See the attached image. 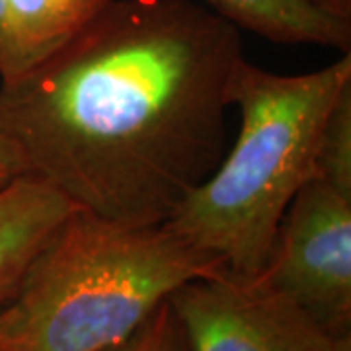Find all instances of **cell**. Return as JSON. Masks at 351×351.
Segmentation results:
<instances>
[{
  "mask_svg": "<svg viewBox=\"0 0 351 351\" xmlns=\"http://www.w3.org/2000/svg\"><path fill=\"white\" fill-rule=\"evenodd\" d=\"M351 195V84L330 110L314 162V176Z\"/></svg>",
  "mask_w": 351,
  "mask_h": 351,
  "instance_id": "cell-9",
  "label": "cell"
},
{
  "mask_svg": "<svg viewBox=\"0 0 351 351\" xmlns=\"http://www.w3.org/2000/svg\"><path fill=\"white\" fill-rule=\"evenodd\" d=\"M240 29L199 0H108L24 75L0 129L25 174L88 213L164 225L226 152Z\"/></svg>",
  "mask_w": 351,
  "mask_h": 351,
  "instance_id": "cell-1",
  "label": "cell"
},
{
  "mask_svg": "<svg viewBox=\"0 0 351 351\" xmlns=\"http://www.w3.org/2000/svg\"><path fill=\"white\" fill-rule=\"evenodd\" d=\"M75 209L38 176H18L0 188V306L12 299Z\"/></svg>",
  "mask_w": 351,
  "mask_h": 351,
  "instance_id": "cell-6",
  "label": "cell"
},
{
  "mask_svg": "<svg viewBox=\"0 0 351 351\" xmlns=\"http://www.w3.org/2000/svg\"><path fill=\"white\" fill-rule=\"evenodd\" d=\"M108 0H0V80L49 57Z\"/></svg>",
  "mask_w": 351,
  "mask_h": 351,
  "instance_id": "cell-7",
  "label": "cell"
},
{
  "mask_svg": "<svg viewBox=\"0 0 351 351\" xmlns=\"http://www.w3.org/2000/svg\"><path fill=\"white\" fill-rule=\"evenodd\" d=\"M104 351H191L170 299L160 302L127 338Z\"/></svg>",
  "mask_w": 351,
  "mask_h": 351,
  "instance_id": "cell-10",
  "label": "cell"
},
{
  "mask_svg": "<svg viewBox=\"0 0 351 351\" xmlns=\"http://www.w3.org/2000/svg\"><path fill=\"white\" fill-rule=\"evenodd\" d=\"M239 29L276 43L351 51V22L322 12L306 0H199Z\"/></svg>",
  "mask_w": 351,
  "mask_h": 351,
  "instance_id": "cell-8",
  "label": "cell"
},
{
  "mask_svg": "<svg viewBox=\"0 0 351 351\" xmlns=\"http://www.w3.org/2000/svg\"><path fill=\"white\" fill-rule=\"evenodd\" d=\"M226 271L166 225L75 209L0 306V351H104L184 283Z\"/></svg>",
  "mask_w": 351,
  "mask_h": 351,
  "instance_id": "cell-3",
  "label": "cell"
},
{
  "mask_svg": "<svg viewBox=\"0 0 351 351\" xmlns=\"http://www.w3.org/2000/svg\"><path fill=\"white\" fill-rule=\"evenodd\" d=\"M306 2L330 16L351 22V0H306Z\"/></svg>",
  "mask_w": 351,
  "mask_h": 351,
  "instance_id": "cell-12",
  "label": "cell"
},
{
  "mask_svg": "<svg viewBox=\"0 0 351 351\" xmlns=\"http://www.w3.org/2000/svg\"><path fill=\"white\" fill-rule=\"evenodd\" d=\"M260 276L322 326L350 334L351 195L311 178L277 226Z\"/></svg>",
  "mask_w": 351,
  "mask_h": 351,
  "instance_id": "cell-5",
  "label": "cell"
},
{
  "mask_svg": "<svg viewBox=\"0 0 351 351\" xmlns=\"http://www.w3.org/2000/svg\"><path fill=\"white\" fill-rule=\"evenodd\" d=\"M25 168L22 164V158L12 145V141L8 135L0 129V188L8 182H12L14 178L24 176Z\"/></svg>",
  "mask_w": 351,
  "mask_h": 351,
  "instance_id": "cell-11",
  "label": "cell"
},
{
  "mask_svg": "<svg viewBox=\"0 0 351 351\" xmlns=\"http://www.w3.org/2000/svg\"><path fill=\"white\" fill-rule=\"evenodd\" d=\"M348 84L351 51L304 75H277L244 59L232 80L237 141L164 225L226 271L260 276L281 217L314 176L328 115Z\"/></svg>",
  "mask_w": 351,
  "mask_h": 351,
  "instance_id": "cell-2",
  "label": "cell"
},
{
  "mask_svg": "<svg viewBox=\"0 0 351 351\" xmlns=\"http://www.w3.org/2000/svg\"><path fill=\"white\" fill-rule=\"evenodd\" d=\"M170 302L191 351H351L350 334L322 326L262 276L199 277Z\"/></svg>",
  "mask_w": 351,
  "mask_h": 351,
  "instance_id": "cell-4",
  "label": "cell"
}]
</instances>
